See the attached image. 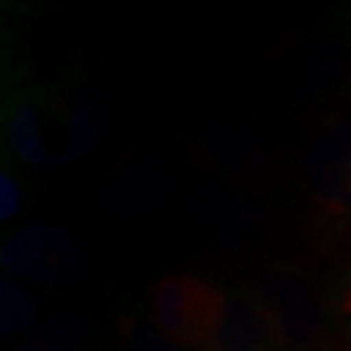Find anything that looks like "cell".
<instances>
[{
	"label": "cell",
	"instance_id": "1",
	"mask_svg": "<svg viewBox=\"0 0 351 351\" xmlns=\"http://www.w3.org/2000/svg\"><path fill=\"white\" fill-rule=\"evenodd\" d=\"M226 294L195 276H167L154 291V317L164 339L175 346L203 349L219 315L224 310Z\"/></svg>",
	"mask_w": 351,
	"mask_h": 351
},
{
	"label": "cell",
	"instance_id": "2",
	"mask_svg": "<svg viewBox=\"0 0 351 351\" xmlns=\"http://www.w3.org/2000/svg\"><path fill=\"white\" fill-rule=\"evenodd\" d=\"M307 185L323 211L351 219V123H336L315 138Z\"/></svg>",
	"mask_w": 351,
	"mask_h": 351
},
{
	"label": "cell",
	"instance_id": "3",
	"mask_svg": "<svg viewBox=\"0 0 351 351\" xmlns=\"http://www.w3.org/2000/svg\"><path fill=\"white\" fill-rule=\"evenodd\" d=\"M78 247L73 237L63 229L34 226L11 239L5 247V268L16 276L58 281L73 274Z\"/></svg>",
	"mask_w": 351,
	"mask_h": 351
},
{
	"label": "cell",
	"instance_id": "4",
	"mask_svg": "<svg viewBox=\"0 0 351 351\" xmlns=\"http://www.w3.org/2000/svg\"><path fill=\"white\" fill-rule=\"evenodd\" d=\"M274 343V330L255 302L226 297L219 323L201 351H271Z\"/></svg>",
	"mask_w": 351,
	"mask_h": 351
},
{
	"label": "cell",
	"instance_id": "5",
	"mask_svg": "<svg viewBox=\"0 0 351 351\" xmlns=\"http://www.w3.org/2000/svg\"><path fill=\"white\" fill-rule=\"evenodd\" d=\"M34 300L19 287L3 284V330H19L34 320Z\"/></svg>",
	"mask_w": 351,
	"mask_h": 351
},
{
	"label": "cell",
	"instance_id": "6",
	"mask_svg": "<svg viewBox=\"0 0 351 351\" xmlns=\"http://www.w3.org/2000/svg\"><path fill=\"white\" fill-rule=\"evenodd\" d=\"M81 346L78 343V333L75 326L65 323V326H50L47 330H42L39 336H34L32 341H26L19 351H75Z\"/></svg>",
	"mask_w": 351,
	"mask_h": 351
},
{
	"label": "cell",
	"instance_id": "7",
	"mask_svg": "<svg viewBox=\"0 0 351 351\" xmlns=\"http://www.w3.org/2000/svg\"><path fill=\"white\" fill-rule=\"evenodd\" d=\"M19 206H21V190L16 185V180H11V175H3V211H0L3 221L16 216Z\"/></svg>",
	"mask_w": 351,
	"mask_h": 351
},
{
	"label": "cell",
	"instance_id": "8",
	"mask_svg": "<svg viewBox=\"0 0 351 351\" xmlns=\"http://www.w3.org/2000/svg\"><path fill=\"white\" fill-rule=\"evenodd\" d=\"M339 310H341V317H343V323H346V328H349V333H351V265L346 268V274H343V281H341Z\"/></svg>",
	"mask_w": 351,
	"mask_h": 351
}]
</instances>
